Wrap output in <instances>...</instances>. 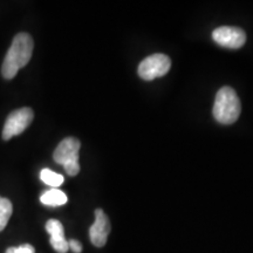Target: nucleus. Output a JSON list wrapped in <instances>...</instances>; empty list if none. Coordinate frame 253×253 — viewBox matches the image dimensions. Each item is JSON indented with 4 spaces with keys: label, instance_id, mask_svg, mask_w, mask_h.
<instances>
[{
    "label": "nucleus",
    "instance_id": "nucleus-1",
    "mask_svg": "<svg viewBox=\"0 0 253 253\" xmlns=\"http://www.w3.org/2000/svg\"><path fill=\"white\" fill-rule=\"evenodd\" d=\"M33 38L28 33H18L9 47L2 63V77L7 80L13 79L20 68L25 67L32 58L33 53Z\"/></svg>",
    "mask_w": 253,
    "mask_h": 253
},
{
    "label": "nucleus",
    "instance_id": "nucleus-2",
    "mask_svg": "<svg viewBox=\"0 0 253 253\" xmlns=\"http://www.w3.org/2000/svg\"><path fill=\"white\" fill-rule=\"evenodd\" d=\"M242 104L238 95L231 87H223L218 90L213 104V116L221 125H232L238 120Z\"/></svg>",
    "mask_w": 253,
    "mask_h": 253
},
{
    "label": "nucleus",
    "instance_id": "nucleus-3",
    "mask_svg": "<svg viewBox=\"0 0 253 253\" xmlns=\"http://www.w3.org/2000/svg\"><path fill=\"white\" fill-rule=\"evenodd\" d=\"M80 147V141L74 137H67L60 142L53 155L55 162L62 164L69 176H77L80 172V164H79Z\"/></svg>",
    "mask_w": 253,
    "mask_h": 253
},
{
    "label": "nucleus",
    "instance_id": "nucleus-4",
    "mask_svg": "<svg viewBox=\"0 0 253 253\" xmlns=\"http://www.w3.org/2000/svg\"><path fill=\"white\" fill-rule=\"evenodd\" d=\"M171 67V60L166 54H153L145 58L138 66V75L145 81L163 77Z\"/></svg>",
    "mask_w": 253,
    "mask_h": 253
},
{
    "label": "nucleus",
    "instance_id": "nucleus-5",
    "mask_svg": "<svg viewBox=\"0 0 253 253\" xmlns=\"http://www.w3.org/2000/svg\"><path fill=\"white\" fill-rule=\"evenodd\" d=\"M34 113L28 107L20 108L12 112L6 120L4 130H2V138L5 141L9 140L15 135L21 134L33 121Z\"/></svg>",
    "mask_w": 253,
    "mask_h": 253
},
{
    "label": "nucleus",
    "instance_id": "nucleus-6",
    "mask_svg": "<svg viewBox=\"0 0 253 253\" xmlns=\"http://www.w3.org/2000/svg\"><path fill=\"white\" fill-rule=\"evenodd\" d=\"M212 39L221 47L238 49L246 42V34L239 27L221 26L212 32Z\"/></svg>",
    "mask_w": 253,
    "mask_h": 253
},
{
    "label": "nucleus",
    "instance_id": "nucleus-7",
    "mask_svg": "<svg viewBox=\"0 0 253 253\" xmlns=\"http://www.w3.org/2000/svg\"><path fill=\"white\" fill-rule=\"evenodd\" d=\"M110 229L112 227H110L108 216L103 212V210L97 209L95 211V221L89 229L90 242L93 243V245L96 246V248H102V246L106 245Z\"/></svg>",
    "mask_w": 253,
    "mask_h": 253
},
{
    "label": "nucleus",
    "instance_id": "nucleus-8",
    "mask_svg": "<svg viewBox=\"0 0 253 253\" xmlns=\"http://www.w3.org/2000/svg\"><path fill=\"white\" fill-rule=\"evenodd\" d=\"M46 230L50 235V245L53 249L58 253H67L69 245L65 238L62 224L56 219H49L46 223Z\"/></svg>",
    "mask_w": 253,
    "mask_h": 253
},
{
    "label": "nucleus",
    "instance_id": "nucleus-9",
    "mask_svg": "<svg viewBox=\"0 0 253 253\" xmlns=\"http://www.w3.org/2000/svg\"><path fill=\"white\" fill-rule=\"evenodd\" d=\"M41 203L48 207H61L67 203V196L59 189H52L43 192L40 197Z\"/></svg>",
    "mask_w": 253,
    "mask_h": 253
},
{
    "label": "nucleus",
    "instance_id": "nucleus-10",
    "mask_svg": "<svg viewBox=\"0 0 253 253\" xmlns=\"http://www.w3.org/2000/svg\"><path fill=\"white\" fill-rule=\"evenodd\" d=\"M12 203L7 198L0 197V232L7 225L9 218L12 216Z\"/></svg>",
    "mask_w": 253,
    "mask_h": 253
},
{
    "label": "nucleus",
    "instance_id": "nucleus-11",
    "mask_svg": "<svg viewBox=\"0 0 253 253\" xmlns=\"http://www.w3.org/2000/svg\"><path fill=\"white\" fill-rule=\"evenodd\" d=\"M40 178L43 183H46L47 185L52 186V188H59L60 185L63 183V176L60 173H56L49 169H43L40 172Z\"/></svg>",
    "mask_w": 253,
    "mask_h": 253
},
{
    "label": "nucleus",
    "instance_id": "nucleus-12",
    "mask_svg": "<svg viewBox=\"0 0 253 253\" xmlns=\"http://www.w3.org/2000/svg\"><path fill=\"white\" fill-rule=\"evenodd\" d=\"M6 253H36V250L30 244H24L18 248H9Z\"/></svg>",
    "mask_w": 253,
    "mask_h": 253
},
{
    "label": "nucleus",
    "instance_id": "nucleus-13",
    "mask_svg": "<svg viewBox=\"0 0 253 253\" xmlns=\"http://www.w3.org/2000/svg\"><path fill=\"white\" fill-rule=\"evenodd\" d=\"M68 245H69V249H71L74 253H81L82 245L80 242H78V240L75 239H72L68 242Z\"/></svg>",
    "mask_w": 253,
    "mask_h": 253
}]
</instances>
